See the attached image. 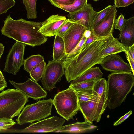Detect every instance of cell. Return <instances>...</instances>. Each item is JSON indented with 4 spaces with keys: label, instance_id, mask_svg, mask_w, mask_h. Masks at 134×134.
<instances>
[{
    "label": "cell",
    "instance_id": "cell-16",
    "mask_svg": "<svg viewBox=\"0 0 134 134\" xmlns=\"http://www.w3.org/2000/svg\"><path fill=\"white\" fill-rule=\"evenodd\" d=\"M68 19L65 16L52 15L41 22V26L38 32L46 37L55 35L59 29Z\"/></svg>",
    "mask_w": 134,
    "mask_h": 134
},
{
    "label": "cell",
    "instance_id": "cell-20",
    "mask_svg": "<svg viewBox=\"0 0 134 134\" xmlns=\"http://www.w3.org/2000/svg\"><path fill=\"white\" fill-rule=\"evenodd\" d=\"M103 75V73L99 67H91L86 71L78 78L71 81L70 84L97 80L101 78Z\"/></svg>",
    "mask_w": 134,
    "mask_h": 134
},
{
    "label": "cell",
    "instance_id": "cell-14",
    "mask_svg": "<svg viewBox=\"0 0 134 134\" xmlns=\"http://www.w3.org/2000/svg\"><path fill=\"white\" fill-rule=\"evenodd\" d=\"M103 69L113 72H131L129 64L119 55L112 54L104 58L99 64Z\"/></svg>",
    "mask_w": 134,
    "mask_h": 134
},
{
    "label": "cell",
    "instance_id": "cell-22",
    "mask_svg": "<svg viewBox=\"0 0 134 134\" xmlns=\"http://www.w3.org/2000/svg\"><path fill=\"white\" fill-rule=\"evenodd\" d=\"M75 91L77 96L79 103L96 100L100 96L93 88Z\"/></svg>",
    "mask_w": 134,
    "mask_h": 134
},
{
    "label": "cell",
    "instance_id": "cell-47",
    "mask_svg": "<svg viewBox=\"0 0 134 134\" xmlns=\"http://www.w3.org/2000/svg\"><path fill=\"white\" fill-rule=\"evenodd\" d=\"M93 0V1H98L99 0Z\"/></svg>",
    "mask_w": 134,
    "mask_h": 134
},
{
    "label": "cell",
    "instance_id": "cell-9",
    "mask_svg": "<svg viewBox=\"0 0 134 134\" xmlns=\"http://www.w3.org/2000/svg\"><path fill=\"white\" fill-rule=\"evenodd\" d=\"M65 122L63 118L54 116L32 123L20 132L25 133L55 132L61 127Z\"/></svg>",
    "mask_w": 134,
    "mask_h": 134
},
{
    "label": "cell",
    "instance_id": "cell-33",
    "mask_svg": "<svg viewBox=\"0 0 134 134\" xmlns=\"http://www.w3.org/2000/svg\"><path fill=\"white\" fill-rule=\"evenodd\" d=\"M16 124V123L13 119L0 120V132L6 130Z\"/></svg>",
    "mask_w": 134,
    "mask_h": 134
},
{
    "label": "cell",
    "instance_id": "cell-23",
    "mask_svg": "<svg viewBox=\"0 0 134 134\" xmlns=\"http://www.w3.org/2000/svg\"><path fill=\"white\" fill-rule=\"evenodd\" d=\"M43 60V57L40 54L31 55L24 60V69L29 73L34 67Z\"/></svg>",
    "mask_w": 134,
    "mask_h": 134
},
{
    "label": "cell",
    "instance_id": "cell-45",
    "mask_svg": "<svg viewBox=\"0 0 134 134\" xmlns=\"http://www.w3.org/2000/svg\"><path fill=\"white\" fill-rule=\"evenodd\" d=\"M6 81V80L3 74H0V81Z\"/></svg>",
    "mask_w": 134,
    "mask_h": 134
},
{
    "label": "cell",
    "instance_id": "cell-2",
    "mask_svg": "<svg viewBox=\"0 0 134 134\" xmlns=\"http://www.w3.org/2000/svg\"><path fill=\"white\" fill-rule=\"evenodd\" d=\"M2 34L16 41L34 47L45 43L47 38L38 32L41 22L28 21L22 18L14 20L10 15L4 21Z\"/></svg>",
    "mask_w": 134,
    "mask_h": 134
},
{
    "label": "cell",
    "instance_id": "cell-7",
    "mask_svg": "<svg viewBox=\"0 0 134 134\" xmlns=\"http://www.w3.org/2000/svg\"><path fill=\"white\" fill-rule=\"evenodd\" d=\"M107 105L106 92L96 100L79 103V110L82 114L85 122L92 124L94 121L97 122L100 121Z\"/></svg>",
    "mask_w": 134,
    "mask_h": 134
},
{
    "label": "cell",
    "instance_id": "cell-26",
    "mask_svg": "<svg viewBox=\"0 0 134 134\" xmlns=\"http://www.w3.org/2000/svg\"><path fill=\"white\" fill-rule=\"evenodd\" d=\"M87 4V0H75L72 4L68 5L59 6V8L69 13L76 12L82 9Z\"/></svg>",
    "mask_w": 134,
    "mask_h": 134
},
{
    "label": "cell",
    "instance_id": "cell-37",
    "mask_svg": "<svg viewBox=\"0 0 134 134\" xmlns=\"http://www.w3.org/2000/svg\"><path fill=\"white\" fill-rule=\"evenodd\" d=\"M132 113V111L130 110L125 114L123 116L121 117L117 121L115 122L114 124V126H116L120 124L125 120L127 119L129 116Z\"/></svg>",
    "mask_w": 134,
    "mask_h": 134
},
{
    "label": "cell",
    "instance_id": "cell-28",
    "mask_svg": "<svg viewBox=\"0 0 134 134\" xmlns=\"http://www.w3.org/2000/svg\"><path fill=\"white\" fill-rule=\"evenodd\" d=\"M111 7L112 5H109L102 10L97 12L92 22L91 30L98 25L110 10Z\"/></svg>",
    "mask_w": 134,
    "mask_h": 134
},
{
    "label": "cell",
    "instance_id": "cell-18",
    "mask_svg": "<svg viewBox=\"0 0 134 134\" xmlns=\"http://www.w3.org/2000/svg\"><path fill=\"white\" fill-rule=\"evenodd\" d=\"M97 126L88 122H77L74 124L63 126L55 132L71 134L85 133L91 131Z\"/></svg>",
    "mask_w": 134,
    "mask_h": 134
},
{
    "label": "cell",
    "instance_id": "cell-25",
    "mask_svg": "<svg viewBox=\"0 0 134 134\" xmlns=\"http://www.w3.org/2000/svg\"><path fill=\"white\" fill-rule=\"evenodd\" d=\"M46 65L44 60L34 67L29 73L31 79L37 82L41 80Z\"/></svg>",
    "mask_w": 134,
    "mask_h": 134
},
{
    "label": "cell",
    "instance_id": "cell-13",
    "mask_svg": "<svg viewBox=\"0 0 134 134\" xmlns=\"http://www.w3.org/2000/svg\"><path fill=\"white\" fill-rule=\"evenodd\" d=\"M86 29L83 25L74 23L65 32L62 38L65 44L66 57L76 46Z\"/></svg>",
    "mask_w": 134,
    "mask_h": 134
},
{
    "label": "cell",
    "instance_id": "cell-4",
    "mask_svg": "<svg viewBox=\"0 0 134 134\" xmlns=\"http://www.w3.org/2000/svg\"><path fill=\"white\" fill-rule=\"evenodd\" d=\"M28 98L20 91L8 89L0 93V120H12L20 113Z\"/></svg>",
    "mask_w": 134,
    "mask_h": 134
},
{
    "label": "cell",
    "instance_id": "cell-35",
    "mask_svg": "<svg viewBox=\"0 0 134 134\" xmlns=\"http://www.w3.org/2000/svg\"><path fill=\"white\" fill-rule=\"evenodd\" d=\"M125 19L122 14L120 15L117 19H116L115 27L116 29L119 31L121 30L124 23Z\"/></svg>",
    "mask_w": 134,
    "mask_h": 134
},
{
    "label": "cell",
    "instance_id": "cell-24",
    "mask_svg": "<svg viewBox=\"0 0 134 134\" xmlns=\"http://www.w3.org/2000/svg\"><path fill=\"white\" fill-rule=\"evenodd\" d=\"M37 0H23L27 11V17L29 19H35L37 17Z\"/></svg>",
    "mask_w": 134,
    "mask_h": 134
},
{
    "label": "cell",
    "instance_id": "cell-6",
    "mask_svg": "<svg viewBox=\"0 0 134 134\" xmlns=\"http://www.w3.org/2000/svg\"><path fill=\"white\" fill-rule=\"evenodd\" d=\"M53 105V100H43L24 107L15 121L19 125L39 121L50 116Z\"/></svg>",
    "mask_w": 134,
    "mask_h": 134
},
{
    "label": "cell",
    "instance_id": "cell-34",
    "mask_svg": "<svg viewBox=\"0 0 134 134\" xmlns=\"http://www.w3.org/2000/svg\"><path fill=\"white\" fill-rule=\"evenodd\" d=\"M53 5L59 8L60 5H68L72 4L75 0H48Z\"/></svg>",
    "mask_w": 134,
    "mask_h": 134
},
{
    "label": "cell",
    "instance_id": "cell-15",
    "mask_svg": "<svg viewBox=\"0 0 134 134\" xmlns=\"http://www.w3.org/2000/svg\"><path fill=\"white\" fill-rule=\"evenodd\" d=\"M97 12L94 10L91 4H88L78 11L69 13L67 17L74 22L82 25L91 30L92 22Z\"/></svg>",
    "mask_w": 134,
    "mask_h": 134
},
{
    "label": "cell",
    "instance_id": "cell-44",
    "mask_svg": "<svg viewBox=\"0 0 134 134\" xmlns=\"http://www.w3.org/2000/svg\"><path fill=\"white\" fill-rule=\"evenodd\" d=\"M120 0H114V4L116 7L119 8V4Z\"/></svg>",
    "mask_w": 134,
    "mask_h": 134
},
{
    "label": "cell",
    "instance_id": "cell-12",
    "mask_svg": "<svg viewBox=\"0 0 134 134\" xmlns=\"http://www.w3.org/2000/svg\"><path fill=\"white\" fill-rule=\"evenodd\" d=\"M117 10L114 5L102 20L91 30V32L98 38L107 36L113 34L117 17Z\"/></svg>",
    "mask_w": 134,
    "mask_h": 134
},
{
    "label": "cell",
    "instance_id": "cell-10",
    "mask_svg": "<svg viewBox=\"0 0 134 134\" xmlns=\"http://www.w3.org/2000/svg\"><path fill=\"white\" fill-rule=\"evenodd\" d=\"M26 45L16 41L12 46L7 57L3 71L15 75L23 63Z\"/></svg>",
    "mask_w": 134,
    "mask_h": 134
},
{
    "label": "cell",
    "instance_id": "cell-40",
    "mask_svg": "<svg viewBox=\"0 0 134 134\" xmlns=\"http://www.w3.org/2000/svg\"><path fill=\"white\" fill-rule=\"evenodd\" d=\"M126 51L134 60V44L127 48Z\"/></svg>",
    "mask_w": 134,
    "mask_h": 134
},
{
    "label": "cell",
    "instance_id": "cell-38",
    "mask_svg": "<svg viewBox=\"0 0 134 134\" xmlns=\"http://www.w3.org/2000/svg\"><path fill=\"white\" fill-rule=\"evenodd\" d=\"M126 58L128 60L132 70L133 74L134 75V60H133L128 53L126 51L124 52Z\"/></svg>",
    "mask_w": 134,
    "mask_h": 134
},
{
    "label": "cell",
    "instance_id": "cell-11",
    "mask_svg": "<svg viewBox=\"0 0 134 134\" xmlns=\"http://www.w3.org/2000/svg\"><path fill=\"white\" fill-rule=\"evenodd\" d=\"M10 83L16 89L25 94L28 98L38 100L46 98L47 93L37 82L30 78L23 83H18L9 80Z\"/></svg>",
    "mask_w": 134,
    "mask_h": 134
},
{
    "label": "cell",
    "instance_id": "cell-41",
    "mask_svg": "<svg viewBox=\"0 0 134 134\" xmlns=\"http://www.w3.org/2000/svg\"><path fill=\"white\" fill-rule=\"evenodd\" d=\"M7 87L6 81H0V91L3 90Z\"/></svg>",
    "mask_w": 134,
    "mask_h": 134
},
{
    "label": "cell",
    "instance_id": "cell-1",
    "mask_svg": "<svg viewBox=\"0 0 134 134\" xmlns=\"http://www.w3.org/2000/svg\"><path fill=\"white\" fill-rule=\"evenodd\" d=\"M109 35L98 38L73 58L63 61L64 75L68 82L81 75L86 71L100 62L103 58L100 56L102 50L108 44Z\"/></svg>",
    "mask_w": 134,
    "mask_h": 134
},
{
    "label": "cell",
    "instance_id": "cell-32",
    "mask_svg": "<svg viewBox=\"0 0 134 134\" xmlns=\"http://www.w3.org/2000/svg\"><path fill=\"white\" fill-rule=\"evenodd\" d=\"M75 23L68 19L59 29L57 32L56 35L62 37L65 32Z\"/></svg>",
    "mask_w": 134,
    "mask_h": 134
},
{
    "label": "cell",
    "instance_id": "cell-39",
    "mask_svg": "<svg viewBox=\"0 0 134 134\" xmlns=\"http://www.w3.org/2000/svg\"><path fill=\"white\" fill-rule=\"evenodd\" d=\"M134 2V0H120L119 4V7L127 6L132 4Z\"/></svg>",
    "mask_w": 134,
    "mask_h": 134
},
{
    "label": "cell",
    "instance_id": "cell-43",
    "mask_svg": "<svg viewBox=\"0 0 134 134\" xmlns=\"http://www.w3.org/2000/svg\"><path fill=\"white\" fill-rule=\"evenodd\" d=\"M4 49V46L2 43H0V59L3 53Z\"/></svg>",
    "mask_w": 134,
    "mask_h": 134
},
{
    "label": "cell",
    "instance_id": "cell-5",
    "mask_svg": "<svg viewBox=\"0 0 134 134\" xmlns=\"http://www.w3.org/2000/svg\"><path fill=\"white\" fill-rule=\"evenodd\" d=\"M53 100L58 114L68 121L73 119L79 110L77 96L70 87L58 92Z\"/></svg>",
    "mask_w": 134,
    "mask_h": 134
},
{
    "label": "cell",
    "instance_id": "cell-8",
    "mask_svg": "<svg viewBox=\"0 0 134 134\" xmlns=\"http://www.w3.org/2000/svg\"><path fill=\"white\" fill-rule=\"evenodd\" d=\"M64 74V69L62 60L49 61L40 80L44 89L51 91L55 88L56 84L60 81Z\"/></svg>",
    "mask_w": 134,
    "mask_h": 134
},
{
    "label": "cell",
    "instance_id": "cell-42",
    "mask_svg": "<svg viewBox=\"0 0 134 134\" xmlns=\"http://www.w3.org/2000/svg\"><path fill=\"white\" fill-rule=\"evenodd\" d=\"M91 34V32L90 30L86 29L84 32L83 36L86 38H87L90 36Z\"/></svg>",
    "mask_w": 134,
    "mask_h": 134
},
{
    "label": "cell",
    "instance_id": "cell-29",
    "mask_svg": "<svg viewBox=\"0 0 134 134\" xmlns=\"http://www.w3.org/2000/svg\"><path fill=\"white\" fill-rule=\"evenodd\" d=\"M96 80L85 81L74 84H70L69 87L74 91L93 88L94 84Z\"/></svg>",
    "mask_w": 134,
    "mask_h": 134
},
{
    "label": "cell",
    "instance_id": "cell-19",
    "mask_svg": "<svg viewBox=\"0 0 134 134\" xmlns=\"http://www.w3.org/2000/svg\"><path fill=\"white\" fill-rule=\"evenodd\" d=\"M109 36V41L108 44L100 52V56L102 58L109 55L116 54L121 52H124L126 51L127 48L119 42L118 39L115 38L113 34H110Z\"/></svg>",
    "mask_w": 134,
    "mask_h": 134
},
{
    "label": "cell",
    "instance_id": "cell-21",
    "mask_svg": "<svg viewBox=\"0 0 134 134\" xmlns=\"http://www.w3.org/2000/svg\"><path fill=\"white\" fill-rule=\"evenodd\" d=\"M66 57L65 44L62 38L55 35L53 48V60L61 61Z\"/></svg>",
    "mask_w": 134,
    "mask_h": 134
},
{
    "label": "cell",
    "instance_id": "cell-36",
    "mask_svg": "<svg viewBox=\"0 0 134 134\" xmlns=\"http://www.w3.org/2000/svg\"><path fill=\"white\" fill-rule=\"evenodd\" d=\"M97 38H98L91 32L90 36L88 38H87L84 42L81 48V51L85 48L87 46L91 43Z\"/></svg>",
    "mask_w": 134,
    "mask_h": 134
},
{
    "label": "cell",
    "instance_id": "cell-31",
    "mask_svg": "<svg viewBox=\"0 0 134 134\" xmlns=\"http://www.w3.org/2000/svg\"><path fill=\"white\" fill-rule=\"evenodd\" d=\"M86 39L83 36L79 43L69 54L65 57V59H69L73 58L80 52L82 47Z\"/></svg>",
    "mask_w": 134,
    "mask_h": 134
},
{
    "label": "cell",
    "instance_id": "cell-3",
    "mask_svg": "<svg viewBox=\"0 0 134 134\" xmlns=\"http://www.w3.org/2000/svg\"><path fill=\"white\" fill-rule=\"evenodd\" d=\"M107 106L114 109L125 100L134 85V77L131 72H113L108 76Z\"/></svg>",
    "mask_w": 134,
    "mask_h": 134
},
{
    "label": "cell",
    "instance_id": "cell-46",
    "mask_svg": "<svg viewBox=\"0 0 134 134\" xmlns=\"http://www.w3.org/2000/svg\"><path fill=\"white\" fill-rule=\"evenodd\" d=\"M0 74H3L2 73V72L0 70Z\"/></svg>",
    "mask_w": 134,
    "mask_h": 134
},
{
    "label": "cell",
    "instance_id": "cell-30",
    "mask_svg": "<svg viewBox=\"0 0 134 134\" xmlns=\"http://www.w3.org/2000/svg\"><path fill=\"white\" fill-rule=\"evenodd\" d=\"M15 3V0H0V15L6 13Z\"/></svg>",
    "mask_w": 134,
    "mask_h": 134
},
{
    "label": "cell",
    "instance_id": "cell-17",
    "mask_svg": "<svg viewBox=\"0 0 134 134\" xmlns=\"http://www.w3.org/2000/svg\"><path fill=\"white\" fill-rule=\"evenodd\" d=\"M119 39L127 48L134 44V17L125 19Z\"/></svg>",
    "mask_w": 134,
    "mask_h": 134
},
{
    "label": "cell",
    "instance_id": "cell-27",
    "mask_svg": "<svg viewBox=\"0 0 134 134\" xmlns=\"http://www.w3.org/2000/svg\"><path fill=\"white\" fill-rule=\"evenodd\" d=\"M93 89L99 96L107 92V83L105 79L101 78L97 80L94 84Z\"/></svg>",
    "mask_w": 134,
    "mask_h": 134
}]
</instances>
